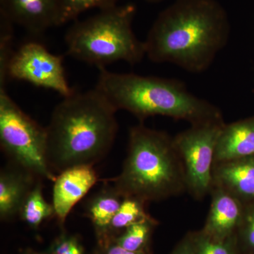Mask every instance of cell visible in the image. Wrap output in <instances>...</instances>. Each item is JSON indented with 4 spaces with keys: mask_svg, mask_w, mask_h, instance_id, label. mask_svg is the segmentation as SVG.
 Returning <instances> with one entry per match:
<instances>
[{
    "mask_svg": "<svg viewBox=\"0 0 254 254\" xmlns=\"http://www.w3.org/2000/svg\"><path fill=\"white\" fill-rule=\"evenodd\" d=\"M213 187L241 202L254 200V156L214 163Z\"/></svg>",
    "mask_w": 254,
    "mask_h": 254,
    "instance_id": "cell-12",
    "label": "cell"
},
{
    "mask_svg": "<svg viewBox=\"0 0 254 254\" xmlns=\"http://www.w3.org/2000/svg\"><path fill=\"white\" fill-rule=\"evenodd\" d=\"M7 78L28 82L52 90L64 98L72 94L68 85L63 57L50 53L37 42L24 43L11 56L6 71Z\"/></svg>",
    "mask_w": 254,
    "mask_h": 254,
    "instance_id": "cell-8",
    "label": "cell"
},
{
    "mask_svg": "<svg viewBox=\"0 0 254 254\" xmlns=\"http://www.w3.org/2000/svg\"><path fill=\"white\" fill-rule=\"evenodd\" d=\"M102 254H147L142 252H131L122 248L117 245L114 241H111L108 245L103 247H98Z\"/></svg>",
    "mask_w": 254,
    "mask_h": 254,
    "instance_id": "cell-25",
    "label": "cell"
},
{
    "mask_svg": "<svg viewBox=\"0 0 254 254\" xmlns=\"http://www.w3.org/2000/svg\"><path fill=\"white\" fill-rule=\"evenodd\" d=\"M24 254H48L46 253H41V252H36V251H33L32 250H28L25 252Z\"/></svg>",
    "mask_w": 254,
    "mask_h": 254,
    "instance_id": "cell-26",
    "label": "cell"
},
{
    "mask_svg": "<svg viewBox=\"0 0 254 254\" xmlns=\"http://www.w3.org/2000/svg\"><path fill=\"white\" fill-rule=\"evenodd\" d=\"M195 254H241L237 233L224 240H215L203 230L190 232Z\"/></svg>",
    "mask_w": 254,
    "mask_h": 254,
    "instance_id": "cell-18",
    "label": "cell"
},
{
    "mask_svg": "<svg viewBox=\"0 0 254 254\" xmlns=\"http://www.w3.org/2000/svg\"><path fill=\"white\" fill-rule=\"evenodd\" d=\"M97 182L98 175L91 165L72 167L59 173L54 182L53 205L60 225Z\"/></svg>",
    "mask_w": 254,
    "mask_h": 254,
    "instance_id": "cell-9",
    "label": "cell"
},
{
    "mask_svg": "<svg viewBox=\"0 0 254 254\" xmlns=\"http://www.w3.org/2000/svg\"><path fill=\"white\" fill-rule=\"evenodd\" d=\"M225 122L191 125L174 137L183 165L187 190L201 200L213 189V170L217 143Z\"/></svg>",
    "mask_w": 254,
    "mask_h": 254,
    "instance_id": "cell-7",
    "label": "cell"
},
{
    "mask_svg": "<svg viewBox=\"0 0 254 254\" xmlns=\"http://www.w3.org/2000/svg\"><path fill=\"white\" fill-rule=\"evenodd\" d=\"M33 174L13 163L0 173V218L7 221L19 215L23 202L34 186Z\"/></svg>",
    "mask_w": 254,
    "mask_h": 254,
    "instance_id": "cell-13",
    "label": "cell"
},
{
    "mask_svg": "<svg viewBox=\"0 0 254 254\" xmlns=\"http://www.w3.org/2000/svg\"><path fill=\"white\" fill-rule=\"evenodd\" d=\"M145 203L143 200L133 197L123 198L110 226L113 239L126 230L127 227L149 216V214L145 211Z\"/></svg>",
    "mask_w": 254,
    "mask_h": 254,
    "instance_id": "cell-19",
    "label": "cell"
},
{
    "mask_svg": "<svg viewBox=\"0 0 254 254\" xmlns=\"http://www.w3.org/2000/svg\"><path fill=\"white\" fill-rule=\"evenodd\" d=\"M110 181L123 198L133 197L145 203L187 190L183 165L173 138L143 123L130 128L121 173Z\"/></svg>",
    "mask_w": 254,
    "mask_h": 254,
    "instance_id": "cell-4",
    "label": "cell"
},
{
    "mask_svg": "<svg viewBox=\"0 0 254 254\" xmlns=\"http://www.w3.org/2000/svg\"><path fill=\"white\" fill-rule=\"evenodd\" d=\"M118 0H59L57 26L76 19L88 10L110 9L116 6Z\"/></svg>",
    "mask_w": 254,
    "mask_h": 254,
    "instance_id": "cell-20",
    "label": "cell"
},
{
    "mask_svg": "<svg viewBox=\"0 0 254 254\" xmlns=\"http://www.w3.org/2000/svg\"><path fill=\"white\" fill-rule=\"evenodd\" d=\"M59 0H0V14L33 36L57 26Z\"/></svg>",
    "mask_w": 254,
    "mask_h": 254,
    "instance_id": "cell-10",
    "label": "cell"
},
{
    "mask_svg": "<svg viewBox=\"0 0 254 254\" xmlns=\"http://www.w3.org/2000/svg\"><path fill=\"white\" fill-rule=\"evenodd\" d=\"M211 204L204 227L202 229L215 240H224L237 233L243 219L242 202L219 187L210 191Z\"/></svg>",
    "mask_w": 254,
    "mask_h": 254,
    "instance_id": "cell-11",
    "label": "cell"
},
{
    "mask_svg": "<svg viewBox=\"0 0 254 254\" xmlns=\"http://www.w3.org/2000/svg\"><path fill=\"white\" fill-rule=\"evenodd\" d=\"M53 215L55 216L54 206L45 199L41 182H36L23 202L19 216L31 228L37 230Z\"/></svg>",
    "mask_w": 254,
    "mask_h": 254,
    "instance_id": "cell-16",
    "label": "cell"
},
{
    "mask_svg": "<svg viewBox=\"0 0 254 254\" xmlns=\"http://www.w3.org/2000/svg\"><path fill=\"white\" fill-rule=\"evenodd\" d=\"M254 156V118L225 124L219 136L215 163Z\"/></svg>",
    "mask_w": 254,
    "mask_h": 254,
    "instance_id": "cell-14",
    "label": "cell"
},
{
    "mask_svg": "<svg viewBox=\"0 0 254 254\" xmlns=\"http://www.w3.org/2000/svg\"><path fill=\"white\" fill-rule=\"evenodd\" d=\"M230 29L227 11L217 0H176L150 28L145 56L153 63L202 73L226 46Z\"/></svg>",
    "mask_w": 254,
    "mask_h": 254,
    "instance_id": "cell-1",
    "label": "cell"
},
{
    "mask_svg": "<svg viewBox=\"0 0 254 254\" xmlns=\"http://www.w3.org/2000/svg\"><path fill=\"white\" fill-rule=\"evenodd\" d=\"M14 25L9 18L0 14V89L6 88L7 66L14 53L12 48Z\"/></svg>",
    "mask_w": 254,
    "mask_h": 254,
    "instance_id": "cell-21",
    "label": "cell"
},
{
    "mask_svg": "<svg viewBox=\"0 0 254 254\" xmlns=\"http://www.w3.org/2000/svg\"><path fill=\"white\" fill-rule=\"evenodd\" d=\"M239 242L241 246H244L250 253L254 254V204L245 208L243 219L239 227Z\"/></svg>",
    "mask_w": 254,
    "mask_h": 254,
    "instance_id": "cell-23",
    "label": "cell"
},
{
    "mask_svg": "<svg viewBox=\"0 0 254 254\" xmlns=\"http://www.w3.org/2000/svg\"><path fill=\"white\" fill-rule=\"evenodd\" d=\"M48 254H86L81 240L76 235L63 232L55 239L46 252Z\"/></svg>",
    "mask_w": 254,
    "mask_h": 254,
    "instance_id": "cell-22",
    "label": "cell"
},
{
    "mask_svg": "<svg viewBox=\"0 0 254 254\" xmlns=\"http://www.w3.org/2000/svg\"><path fill=\"white\" fill-rule=\"evenodd\" d=\"M136 11L133 4L116 5L76 21L65 36L66 53L98 69L120 61L139 63L145 56V48L132 28Z\"/></svg>",
    "mask_w": 254,
    "mask_h": 254,
    "instance_id": "cell-5",
    "label": "cell"
},
{
    "mask_svg": "<svg viewBox=\"0 0 254 254\" xmlns=\"http://www.w3.org/2000/svg\"><path fill=\"white\" fill-rule=\"evenodd\" d=\"M0 143L13 163L36 177L55 182L47 159L46 127L30 118L0 89Z\"/></svg>",
    "mask_w": 254,
    "mask_h": 254,
    "instance_id": "cell-6",
    "label": "cell"
},
{
    "mask_svg": "<svg viewBox=\"0 0 254 254\" xmlns=\"http://www.w3.org/2000/svg\"><path fill=\"white\" fill-rule=\"evenodd\" d=\"M157 224L156 220L149 215L127 227L113 241L125 250L148 254L150 240Z\"/></svg>",
    "mask_w": 254,
    "mask_h": 254,
    "instance_id": "cell-17",
    "label": "cell"
},
{
    "mask_svg": "<svg viewBox=\"0 0 254 254\" xmlns=\"http://www.w3.org/2000/svg\"><path fill=\"white\" fill-rule=\"evenodd\" d=\"M170 254H195L190 242V232L177 244Z\"/></svg>",
    "mask_w": 254,
    "mask_h": 254,
    "instance_id": "cell-24",
    "label": "cell"
},
{
    "mask_svg": "<svg viewBox=\"0 0 254 254\" xmlns=\"http://www.w3.org/2000/svg\"><path fill=\"white\" fill-rule=\"evenodd\" d=\"M93 254H102L101 252L99 250H98V248L96 249V250H95V252H93Z\"/></svg>",
    "mask_w": 254,
    "mask_h": 254,
    "instance_id": "cell-28",
    "label": "cell"
},
{
    "mask_svg": "<svg viewBox=\"0 0 254 254\" xmlns=\"http://www.w3.org/2000/svg\"><path fill=\"white\" fill-rule=\"evenodd\" d=\"M145 1H148V2L150 3H158L160 2V1H163L164 0H145Z\"/></svg>",
    "mask_w": 254,
    "mask_h": 254,
    "instance_id": "cell-27",
    "label": "cell"
},
{
    "mask_svg": "<svg viewBox=\"0 0 254 254\" xmlns=\"http://www.w3.org/2000/svg\"><path fill=\"white\" fill-rule=\"evenodd\" d=\"M95 88L117 110L128 112L141 123L153 116L185 120L190 125L224 121L218 107L190 93L180 80L111 72L103 68Z\"/></svg>",
    "mask_w": 254,
    "mask_h": 254,
    "instance_id": "cell-3",
    "label": "cell"
},
{
    "mask_svg": "<svg viewBox=\"0 0 254 254\" xmlns=\"http://www.w3.org/2000/svg\"><path fill=\"white\" fill-rule=\"evenodd\" d=\"M123 198L115 187H106L88 201L86 215L94 229L98 247H104L114 240L110 226Z\"/></svg>",
    "mask_w": 254,
    "mask_h": 254,
    "instance_id": "cell-15",
    "label": "cell"
},
{
    "mask_svg": "<svg viewBox=\"0 0 254 254\" xmlns=\"http://www.w3.org/2000/svg\"><path fill=\"white\" fill-rule=\"evenodd\" d=\"M117 111L96 88L64 98L46 127L47 159L52 171L93 166L104 158L118 133Z\"/></svg>",
    "mask_w": 254,
    "mask_h": 254,
    "instance_id": "cell-2",
    "label": "cell"
}]
</instances>
